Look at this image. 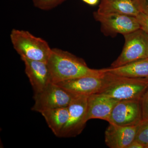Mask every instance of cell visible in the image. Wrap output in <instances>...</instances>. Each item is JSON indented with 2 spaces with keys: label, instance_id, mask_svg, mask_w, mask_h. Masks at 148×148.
Listing matches in <instances>:
<instances>
[{
  "label": "cell",
  "instance_id": "obj_1",
  "mask_svg": "<svg viewBox=\"0 0 148 148\" xmlns=\"http://www.w3.org/2000/svg\"><path fill=\"white\" fill-rule=\"evenodd\" d=\"M47 64L53 83L80 77L103 76L105 73V69H90L84 59L59 49H52Z\"/></svg>",
  "mask_w": 148,
  "mask_h": 148
},
{
  "label": "cell",
  "instance_id": "obj_2",
  "mask_svg": "<svg viewBox=\"0 0 148 148\" xmlns=\"http://www.w3.org/2000/svg\"><path fill=\"white\" fill-rule=\"evenodd\" d=\"M103 84L98 93L117 101L141 99L148 87V78L122 76L106 71L103 76Z\"/></svg>",
  "mask_w": 148,
  "mask_h": 148
},
{
  "label": "cell",
  "instance_id": "obj_3",
  "mask_svg": "<svg viewBox=\"0 0 148 148\" xmlns=\"http://www.w3.org/2000/svg\"><path fill=\"white\" fill-rule=\"evenodd\" d=\"M10 38L14 48L21 57L47 62L51 53L48 43L28 31L13 29Z\"/></svg>",
  "mask_w": 148,
  "mask_h": 148
},
{
  "label": "cell",
  "instance_id": "obj_4",
  "mask_svg": "<svg viewBox=\"0 0 148 148\" xmlns=\"http://www.w3.org/2000/svg\"><path fill=\"white\" fill-rule=\"evenodd\" d=\"M125 44L120 55L110 68L119 67L133 61L148 58V35L142 29L123 35Z\"/></svg>",
  "mask_w": 148,
  "mask_h": 148
},
{
  "label": "cell",
  "instance_id": "obj_5",
  "mask_svg": "<svg viewBox=\"0 0 148 148\" xmlns=\"http://www.w3.org/2000/svg\"><path fill=\"white\" fill-rule=\"evenodd\" d=\"M75 95L51 83L42 91L34 94L35 103L32 111L40 113L43 111L69 106Z\"/></svg>",
  "mask_w": 148,
  "mask_h": 148
},
{
  "label": "cell",
  "instance_id": "obj_6",
  "mask_svg": "<svg viewBox=\"0 0 148 148\" xmlns=\"http://www.w3.org/2000/svg\"><path fill=\"white\" fill-rule=\"evenodd\" d=\"M88 97L84 95H75L68 106L69 118L58 137H76L84 129L87 121Z\"/></svg>",
  "mask_w": 148,
  "mask_h": 148
},
{
  "label": "cell",
  "instance_id": "obj_7",
  "mask_svg": "<svg viewBox=\"0 0 148 148\" xmlns=\"http://www.w3.org/2000/svg\"><path fill=\"white\" fill-rule=\"evenodd\" d=\"M94 18L101 24V30L107 36L129 34L140 29L135 16L118 14H100L96 12Z\"/></svg>",
  "mask_w": 148,
  "mask_h": 148
},
{
  "label": "cell",
  "instance_id": "obj_8",
  "mask_svg": "<svg viewBox=\"0 0 148 148\" xmlns=\"http://www.w3.org/2000/svg\"><path fill=\"white\" fill-rule=\"evenodd\" d=\"M142 121L140 99H132L119 101L113 109L108 122L128 126L138 125Z\"/></svg>",
  "mask_w": 148,
  "mask_h": 148
},
{
  "label": "cell",
  "instance_id": "obj_9",
  "mask_svg": "<svg viewBox=\"0 0 148 148\" xmlns=\"http://www.w3.org/2000/svg\"><path fill=\"white\" fill-rule=\"evenodd\" d=\"M25 65V71L34 94L42 91L52 82L47 62L21 57Z\"/></svg>",
  "mask_w": 148,
  "mask_h": 148
},
{
  "label": "cell",
  "instance_id": "obj_10",
  "mask_svg": "<svg viewBox=\"0 0 148 148\" xmlns=\"http://www.w3.org/2000/svg\"><path fill=\"white\" fill-rule=\"evenodd\" d=\"M103 76L80 77L55 84L74 95L88 96L100 92L103 86Z\"/></svg>",
  "mask_w": 148,
  "mask_h": 148
},
{
  "label": "cell",
  "instance_id": "obj_11",
  "mask_svg": "<svg viewBox=\"0 0 148 148\" xmlns=\"http://www.w3.org/2000/svg\"><path fill=\"white\" fill-rule=\"evenodd\" d=\"M119 101L99 93L88 95L86 121L97 119L108 122L113 109Z\"/></svg>",
  "mask_w": 148,
  "mask_h": 148
},
{
  "label": "cell",
  "instance_id": "obj_12",
  "mask_svg": "<svg viewBox=\"0 0 148 148\" xmlns=\"http://www.w3.org/2000/svg\"><path fill=\"white\" fill-rule=\"evenodd\" d=\"M138 125L120 126L110 124L105 131V143L110 148H127L135 140Z\"/></svg>",
  "mask_w": 148,
  "mask_h": 148
},
{
  "label": "cell",
  "instance_id": "obj_13",
  "mask_svg": "<svg viewBox=\"0 0 148 148\" xmlns=\"http://www.w3.org/2000/svg\"><path fill=\"white\" fill-rule=\"evenodd\" d=\"M96 12L100 14H118L136 17L142 12L137 0H101Z\"/></svg>",
  "mask_w": 148,
  "mask_h": 148
},
{
  "label": "cell",
  "instance_id": "obj_14",
  "mask_svg": "<svg viewBox=\"0 0 148 148\" xmlns=\"http://www.w3.org/2000/svg\"><path fill=\"white\" fill-rule=\"evenodd\" d=\"M112 73L132 78H148V58L140 59L116 68L106 69Z\"/></svg>",
  "mask_w": 148,
  "mask_h": 148
},
{
  "label": "cell",
  "instance_id": "obj_15",
  "mask_svg": "<svg viewBox=\"0 0 148 148\" xmlns=\"http://www.w3.org/2000/svg\"><path fill=\"white\" fill-rule=\"evenodd\" d=\"M49 127L58 137L61 130L68 121L69 112L68 107L51 109L40 113Z\"/></svg>",
  "mask_w": 148,
  "mask_h": 148
},
{
  "label": "cell",
  "instance_id": "obj_16",
  "mask_svg": "<svg viewBox=\"0 0 148 148\" xmlns=\"http://www.w3.org/2000/svg\"><path fill=\"white\" fill-rule=\"evenodd\" d=\"M135 140L142 144L145 148H147L148 121H143L139 125Z\"/></svg>",
  "mask_w": 148,
  "mask_h": 148
},
{
  "label": "cell",
  "instance_id": "obj_17",
  "mask_svg": "<svg viewBox=\"0 0 148 148\" xmlns=\"http://www.w3.org/2000/svg\"><path fill=\"white\" fill-rule=\"evenodd\" d=\"M34 5L44 10H49L55 8L66 0H32Z\"/></svg>",
  "mask_w": 148,
  "mask_h": 148
},
{
  "label": "cell",
  "instance_id": "obj_18",
  "mask_svg": "<svg viewBox=\"0 0 148 148\" xmlns=\"http://www.w3.org/2000/svg\"><path fill=\"white\" fill-rule=\"evenodd\" d=\"M143 121H148V87L140 99Z\"/></svg>",
  "mask_w": 148,
  "mask_h": 148
},
{
  "label": "cell",
  "instance_id": "obj_19",
  "mask_svg": "<svg viewBox=\"0 0 148 148\" xmlns=\"http://www.w3.org/2000/svg\"><path fill=\"white\" fill-rule=\"evenodd\" d=\"M136 18L140 25V29L148 35V14L140 12L136 16Z\"/></svg>",
  "mask_w": 148,
  "mask_h": 148
},
{
  "label": "cell",
  "instance_id": "obj_20",
  "mask_svg": "<svg viewBox=\"0 0 148 148\" xmlns=\"http://www.w3.org/2000/svg\"><path fill=\"white\" fill-rule=\"evenodd\" d=\"M140 4L142 12L148 14V0H140Z\"/></svg>",
  "mask_w": 148,
  "mask_h": 148
},
{
  "label": "cell",
  "instance_id": "obj_21",
  "mask_svg": "<svg viewBox=\"0 0 148 148\" xmlns=\"http://www.w3.org/2000/svg\"><path fill=\"white\" fill-rule=\"evenodd\" d=\"M127 148H145V147L142 144L135 140L130 144Z\"/></svg>",
  "mask_w": 148,
  "mask_h": 148
},
{
  "label": "cell",
  "instance_id": "obj_22",
  "mask_svg": "<svg viewBox=\"0 0 148 148\" xmlns=\"http://www.w3.org/2000/svg\"><path fill=\"white\" fill-rule=\"evenodd\" d=\"M83 1L90 5H95L98 3L99 0H82Z\"/></svg>",
  "mask_w": 148,
  "mask_h": 148
},
{
  "label": "cell",
  "instance_id": "obj_23",
  "mask_svg": "<svg viewBox=\"0 0 148 148\" xmlns=\"http://www.w3.org/2000/svg\"><path fill=\"white\" fill-rule=\"evenodd\" d=\"M137 1H138V2L139 3H140V0H137Z\"/></svg>",
  "mask_w": 148,
  "mask_h": 148
},
{
  "label": "cell",
  "instance_id": "obj_24",
  "mask_svg": "<svg viewBox=\"0 0 148 148\" xmlns=\"http://www.w3.org/2000/svg\"><path fill=\"white\" fill-rule=\"evenodd\" d=\"M147 148H148V147H147Z\"/></svg>",
  "mask_w": 148,
  "mask_h": 148
}]
</instances>
